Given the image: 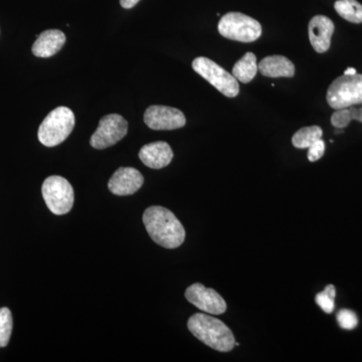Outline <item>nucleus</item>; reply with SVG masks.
Returning a JSON list of instances; mask_svg holds the SVG:
<instances>
[{"mask_svg": "<svg viewBox=\"0 0 362 362\" xmlns=\"http://www.w3.org/2000/svg\"><path fill=\"white\" fill-rule=\"evenodd\" d=\"M337 321L340 327L346 330L354 329L358 324L356 314L354 311L349 310V309H342V310L338 312Z\"/></svg>", "mask_w": 362, "mask_h": 362, "instance_id": "nucleus-21", "label": "nucleus"}, {"mask_svg": "<svg viewBox=\"0 0 362 362\" xmlns=\"http://www.w3.org/2000/svg\"><path fill=\"white\" fill-rule=\"evenodd\" d=\"M187 301L199 309L213 315H221L226 311V303L223 298L211 288L204 287L199 283H195L185 291Z\"/></svg>", "mask_w": 362, "mask_h": 362, "instance_id": "nucleus-10", "label": "nucleus"}, {"mask_svg": "<svg viewBox=\"0 0 362 362\" xmlns=\"http://www.w3.org/2000/svg\"><path fill=\"white\" fill-rule=\"evenodd\" d=\"M258 70L269 78H292L295 75L294 64L283 56L267 57L259 62Z\"/></svg>", "mask_w": 362, "mask_h": 362, "instance_id": "nucleus-15", "label": "nucleus"}, {"mask_svg": "<svg viewBox=\"0 0 362 362\" xmlns=\"http://www.w3.org/2000/svg\"><path fill=\"white\" fill-rule=\"evenodd\" d=\"M337 296V290L333 285H328L323 292L317 294L315 298L316 303L325 313H332L334 310V299Z\"/></svg>", "mask_w": 362, "mask_h": 362, "instance_id": "nucleus-20", "label": "nucleus"}, {"mask_svg": "<svg viewBox=\"0 0 362 362\" xmlns=\"http://www.w3.org/2000/svg\"><path fill=\"white\" fill-rule=\"evenodd\" d=\"M140 0H120V4L123 8L129 9L134 7Z\"/></svg>", "mask_w": 362, "mask_h": 362, "instance_id": "nucleus-25", "label": "nucleus"}, {"mask_svg": "<svg viewBox=\"0 0 362 362\" xmlns=\"http://www.w3.org/2000/svg\"><path fill=\"white\" fill-rule=\"evenodd\" d=\"M143 223L150 238L159 246L176 249L185 242V230L182 223L165 207H148L143 214Z\"/></svg>", "mask_w": 362, "mask_h": 362, "instance_id": "nucleus-1", "label": "nucleus"}, {"mask_svg": "<svg viewBox=\"0 0 362 362\" xmlns=\"http://www.w3.org/2000/svg\"><path fill=\"white\" fill-rule=\"evenodd\" d=\"M351 120V113H350L349 108L338 109L331 117V123L338 129L347 127Z\"/></svg>", "mask_w": 362, "mask_h": 362, "instance_id": "nucleus-22", "label": "nucleus"}, {"mask_svg": "<svg viewBox=\"0 0 362 362\" xmlns=\"http://www.w3.org/2000/svg\"><path fill=\"white\" fill-rule=\"evenodd\" d=\"M42 194L49 211L57 216L70 213L73 209L75 199L73 187L62 176L47 177L42 183Z\"/></svg>", "mask_w": 362, "mask_h": 362, "instance_id": "nucleus-6", "label": "nucleus"}, {"mask_svg": "<svg viewBox=\"0 0 362 362\" xmlns=\"http://www.w3.org/2000/svg\"><path fill=\"white\" fill-rule=\"evenodd\" d=\"M13 315L8 308H0V349L7 346L13 332Z\"/></svg>", "mask_w": 362, "mask_h": 362, "instance_id": "nucleus-19", "label": "nucleus"}, {"mask_svg": "<svg viewBox=\"0 0 362 362\" xmlns=\"http://www.w3.org/2000/svg\"><path fill=\"white\" fill-rule=\"evenodd\" d=\"M257 71H258V64H257L256 56L252 52H247L233 66V76L240 82L247 84L256 77Z\"/></svg>", "mask_w": 362, "mask_h": 362, "instance_id": "nucleus-16", "label": "nucleus"}, {"mask_svg": "<svg viewBox=\"0 0 362 362\" xmlns=\"http://www.w3.org/2000/svg\"><path fill=\"white\" fill-rule=\"evenodd\" d=\"M308 33L312 47L317 52L322 54L329 49L334 23L327 16H314L309 23Z\"/></svg>", "mask_w": 362, "mask_h": 362, "instance_id": "nucleus-12", "label": "nucleus"}, {"mask_svg": "<svg viewBox=\"0 0 362 362\" xmlns=\"http://www.w3.org/2000/svg\"><path fill=\"white\" fill-rule=\"evenodd\" d=\"M187 327L197 339L218 351L228 352L235 346L232 330L220 319L197 313L190 317Z\"/></svg>", "mask_w": 362, "mask_h": 362, "instance_id": "nucleus-2", "label": "nucleus"}, {"mask_svg": "<svg viewBox=\"0 0 362 362\" xmlns=\"http://www.w3.org/2000/svg\"><path fill=\"white\" fill-rule=\"evenodd\" d=\"M128 132V122L118 114H110L100 120L99 126L90 139V146L95 149H105L113 146L125 137Z\"/></svg>", "mask_w": 362, "mask_h": 362, "instance_id": "nucleus-8", "label": "nucleus"}, {"mask_svg": "<svg viewBox=\"0 0 362 362\" xmlns=\"http://www.w3.org/2000/svg\"><path fill=\"white\" fill-rule=\"evenodd\" d=\"M357 74V71L356 69L354 68H349L347 70H345L344 75L346 76H351V75H356Z\"/></svg>", "mask_w": 362, "mask_h": 362, "instance_id": "nucleus-26", "label": "nucleus"}, {"mask_svg": "<svg viewBox=\"0 0 362 362\" xmlns=\"http://www.w3.org/2000/svg\"><path fill=\"white\" fill-rule=\"evenodd\" d=\"M75 127V115L68 107H58L47 114L39 128L40 142L54 147L65 141Z\"/></svg>", "mask_w": 362, "mask_h": 362, "instance_id": "nucleus-3", "label": "nucleus"}, {"mask_svg": "<svg viewBox=\"0 0 362 362\" xmlns=\"http://www.w3.org/2000/svg\"><path fill=\"white\" fill-rule=\"evenodd\" d=\"M192 69L226 97L235 98L239 95L237 78L211 59L199 57L192 62Z\"/></svg>", "mask_w": 362, "mask_h": 362, "instance_id": "nucleus-7", "label": "nucleus"}, {"mask_svg": "<svg viewBox=\"0 0 362 362\" xmlns=\"http://www.w3.org/2000/svg\"><path fill=\"white\" fill-rule=\"evenodd\" d=\"M350 113H351L352 120L359 121L362 123V108H356V107H349Z\"/></svg>", "mask_w": 362, "mask_h": 362, "instance_id": "nucleus-24", "label": "nucleus"}, {"mask_svg": "<svg viewBox=\"0 0 362 362\" xmlns=\"http://www.w3.org/2000/svg\"><path fill=\"white\" fill-rule=\"evenodd\" d=\"M334 8L344 20L354 23H362V6L356 0H337Z\"/></svg>", "mask_w": 362, "mask_h": 362, "instance_id": "nucleus-18", "label": "nucleus"}, {"mask_svg": "<svg viewBox=\"0 0 362 362\" xmlns=\"http://www.w3.org/2000/svg\"><path fill=\"white\" fill-rule=\"evenodd\" d=\"M218 32L226 39L240 42H252L262 35L258 21L240 13H228L221 18Z\"/></svg>", "mask_w": 362, "mask_h": 362, "instance_id": "nucleus-5", "label": "nucleus"}, {"mask_svg": "<svg viewBox=\"0 0 362 362\" xmlns=\"http://www.w3.org/2000/svg\"><path fill=\"white\" fill-rule=\"evenodd\" d=\"M139 158L147 168L160 169L169 165L173 161V151L168 143L152 142L140 149Z\"/></svg>", "mask_w": 362, "mask_h": 362, "instance_id": "nucleus-13", "label": "nucleus"}, {"mask_svg": "<svg viewBox=\"0 0 362 362\" xmlns=\"http://www.w3.org/2000/svg\"><path fill=\"white\" fill-rule=\"evenodd\" d=\"M327 103L331 108H349L362 104V75L342 76L328 88Z\"/></svg>", "mask_w": 362, "mask_h": 362, "instance_id": "nucleus-4", "label": "nucleus"}, {"mask_svg": "<svg viewBox=\"0 0 362 362\" xmlns=\"http://www.w3.org/2000/svg\"><path fill=\"white\" fill-rule=\"evenodd\" d=\"M308 149L309 161L315 162L319 160V159L324 156V152H325V143H324L322 139H319L318 141L312 144Z\"/></svg>", "mask_w": 362, "mask_h": 362, "instance_id": "nucleus-23", "label": "nucleus"}, {"mask_svg": "<svg viewBox=\"0 0 362 362\" xmlns=\"http://www.w3.org/2000/svg\"><path fill=\"white\" fill-rule=\"evenodd\" d=\"M144 122L152 130H175L185 127L187 119L178 109L154 105L145 111Z\"/></svg>", "mask_w": 362, "mask_h": 362, "instance_id": "nucleus-9", "label": "nucleus"}, {"mask_svg": "<svg viewBox=\"0 0 362 362\" xmlns=\"http://www.w3.org/2000/svg\"><path fill=\"white\" fill-rule=\"evenodd\" d=\"M66 42L65 33L49 30L40 33L33 45V54L39 58H49L61 51Z\"/></svg>", "mask_w": 362, "mask_h": 362, "instance_id": "nucleus-14", "label": "nucleus"}, {"mask_svg": "<svg viewBox=\"0 0 362 362\" xmlns=\"http://www.w3.org/2000/svg\"><path fill=\"white\" fill-rule=\"evenodd\" d=\"M144 183V177L140 171L133 168H120L115 171L110 180L108 187L112 194L125 197L134 194L141 188Z\"/></svg>", "mask_w": 362, "mask_h": 362, "instance_id": "nucleus-11", "label": "nucleus"}, {"mask_svg": "<svg viewBox=\"0 0 362 362\" xmlns=\"http://www.w3.org/2000/svg\"><path fill=\"white\" fill-rule=\"evenodd\" d=\"M323 131L319 126H310L298 130L292 138V144L298 149L309 148L322 138Z\"/></svg>", "mask_w": 362, "mask_h": 362, "instance_id": "nucleus-17", "label": "nucleus"}]
</instances>
